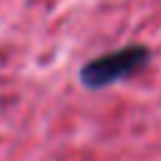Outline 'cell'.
<instances>
[{
	"mask_svg": "<svg viewBox=\"0 0 161 161\" xmlns=\"http://www.w3.org/2000/svg\"><path fill=\"white\" fill-rule=\"evenodd\" d=\"M151 53L146 45H126L116 53H106L98 55L93 60H88L80 70V83L91 91L106 88L111 83H118L133 73H138L146 63H148Z\"/></svg>",
	"mask_w": 161,
	"mask_h": 161,
	"instance_id": "cell-1",
	"label": "cell"
}]
</instances>
